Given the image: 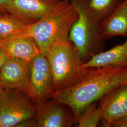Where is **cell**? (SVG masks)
Instances as JSON below:
<instances>
[{
	"mask_svg": "<svg viewBox=\"0 0 127 127\" xmlns=\"http://www.w3.org/2000/svg\"><path fill=\"white\" fill-rule=\"evenodd\" d=\"M127 83V68H86L78 82L62 90L55 91L50 97L68 105L77 119L87 105L98 101L117 87Z\"/></svg>",
	"mask_w": 127,
	"mask_h": 127,
	"instance_id": "6da1fadb",
	"label": "cell"
},
{
	"mask_svg": "<svg viewBox=\"0 0 127 127\" xmlns=\"http://www.w3.org/2000/svg\"><path fill=\"white\" fill-rule=\"evenodd\" d=\"M78 18L74 4L68 0L40 20L29 24L18 34L31 37L40 52L46 55L52 46L69 38L73 24Z\"/></svg>",
	"mask_w": 127,
	"mask_h": 127,
	"instance_id": "7a4b0ae2",
	"label": "cell"
},
{
	"mask_svg": "<svg viewBox=\"0 0 127 127\" xmlns=\"http://www.w3.org/2000/svg\"><path fill=\"white\" fill-rule=\"evenodd\" d=\"M45 55L53 75L54 92L73 85L86 72L80 55L69 38L52 46Z\"/></svg>",
	"mask_w": 127,
	"mask_h": 127,
	"instance_id": "3957f363",
	"label": "cell"
},
{
	"mask_svg": "<svg viewBox=\"0 0 127 127\" xmlns=\"http://www.w3.org/2000/svg\"><path fill=\"white\" fill-rule=\"evenodd\" d=\"M73 3L78 18L73 24L69 38L75 47L83 62L104 51V41L100 33V22L88 6V0H68Z\"/></svg>",
	"mask_w": 127,
	"mask_h": 127,
	"instance_id": "277c9868",
	"label": "cell"
},
{
	"mask_svg": "<svg viewBox=\"0 0 127 127\" xmlns=\"http://www.w3.org/2000/svg\"><path fill=\"white\" fill-rule=\"evenodd\" d=\"M4 90L0 96V127H17L19 123L35 116L37 105L32 103L27 93Z\"/></svg>",
	"mask_w": 127,
	"mask_h": 127,
	"instance_id": "5b68a950",
	"label": "cell"
},
{
	"mask_svg": "<svg viewBox=\"0 0 127 127\" xmlns=\"http://www.w3.org/2000/svg\"><path fill=\"white\" fill-rule=\"evenodd\" d=\"M30 75L27 94L39 103L54 92V79L50 64L41 53L30 61Z\"/></svg>",
	"mask_w": 127,
	"mask_h": 127,
	"instance_id": "8992f818",
	"label": "cell"
},
{
	"mask_svg": "<svg viewBox=\"0 0 127 127\" xmlns=\"http://www.w3.org/2000/svg\"><path fill=\"white\" fill-rule=\"evenodd\" d=\"M36 127H71L75 125V118L68 105L52 99L38 103L34 117Z\"/></svg>",
	"mask_w": 127,
	"mask_h": 127,
	"instance_id": "52a82bcc",
	"label": "cell"
},
{
	"mask_svg": "<svg viewBox=\"0 0 127 127\" xmlns=\"http://www.w3.org/2000/svg\"><path fill=\"white\" fill-rule=\"evenodd\" d=\"M66 0H13L8 13L27 24L34 23L63 4Z\"/></svg>",
	"mask_w": 127,
	"mask_h": 127,
	"instance_id": "ba28073f",
	"label": "cell"
},
{
	"mask_svg": "<svg viewBox=\"0 0 127 127\" xmlns=\"http://www.w3.org/2000/svg\"><path fill=\"white\" fill-rule=\"evenodd\" d=\"M30 75V62L8 58L0 70V85L4 90L27 93Z\"/></svg>",
	"mask_w": 127,
	"mask_h": 127,
	"instance_id": "9c48e42d",
	"label": "cell"
},
{
	"mask_svg": "<svg viewBox=\"0 0 127 127\" xmlns=\"http://www.w3.org/2000/svg\"><path fill=\"white\" fill-rule=\"evenodd\" d=\"M98 102L101 126L111 127L113 122L127 115V83L110 91Z\"/></svg>",
	"mask_w": 127,
	"mask_h": 127,
	"instance_id": "30bf717a",
	"label": "cell"
},
{
	"mask_svg": "<svg viewBox=\"0 0 127 127\" xmlns=\"http://www.w3.org/2000/svg\"><path fill=\"white\" fill-rule=\"evenodd\" d=\"M0 49L8 58H17L29 62L41 53L32 38L21 34L0 40Z\"/></svg>",
	"mask_w": 127,
	"mask_h": 127,
	"instance_id": "8fae6325",
	"label": "cell"
},
{
	"mask_svg": "<svg viewBox=\"0 0 127 127\" xmlns=\"http://www.w3.org/2000/svg\"><path fill=\"white\" fill-rule=\"evenodd\" d=\"M82 66L84 68H127V38L123 43L92 56Z\"/></svg>",
	"mask_w": 127,
	"mask_h": 127,
	"instance_id": "7c38bea8",
	"label": "cell"
},
{
	"mask_svg": "<svg viewBox=\"0 0 127 127\" xmlns=\"http://www.w3.org/2000/svg\"><path fill=\"white\" fill-rule=\"evenodd\" d=\"M104 41L116 36L127 37V0H123L114 11L99 24Z\"/></svg>",
	"mask_w": 127,
	"mask_h": 127,
	"instance_id": "4fadbf2b",
	"label": "cell"
},
{
	"mask_svg": "<svg viewBox=\"0 0 127 127\" xmlns=\"http://www.w3.org/2000/svg\"><path fill=\"white\" fill-rule=\"evenodd\" d=\"M29 24L9 13H0V40L18 35Z\"/></svg>",
	"mask_w": 127,
	"mask_h": 127,
	"instance_id": "5bb4252c",
	"label": "cell"
},
{
	"mask_svg": "<svg viewBox=\"0 0 127 127\" xmlns=\"http://www.w3.org/2000/svg\"><path fill=\"white\" fill-rule=\"evenodd\" d=\"M98 101L87 105L82 111L77 119L76 127H96L99 125L101 112Z\"/></svg>",
	"mask_w": 127,
	"mask_h": 127,
	"instance_id": "9a60e30c",
	"label": "cell"
},
{
	"mask_svg": "<svg viewBox=\"0 0 127 127\" xmlns=\"http://www.w3.org/2000/svg\"><path fill=\"white\" fill-rule=\"evenodd\" d=\"M123 0H88V6L100 22L114 11Z\"/></svg>",
	"mask_w": 127,
	"mask_h": 127,
	"instance_id": "2e32d148",
	"label": "cell"
},
{
	"mask_svg": "<svg viewBox=\"0 0 127 127\" xmlns=\"http://www.w3.org/2000/svg\"><path fill=\"white\" fill-rule=\"evenodd\" d=\"M127 127V115L113 122L111 127Z\"/></svg>",
	"mask_w": 127,
	"mask_h": 127,
	"instance_id": "e0dca14e",
	"label": "cell"
},
{
	"mask_svg": "<svg viewBox=\"0 0 127 127\" xmlns=\"http://www.w3.org/2000/svg\"><path fill=\"white\" fill-rule=\"evenodd\" d=\"M13 0H0V13H8Z\"/></svg>",
	"mask_w": 127,
	"mask_h": 127,
	"instance_id": "ac0fdd59",
	"label": "cell"
},
{
	"mask_svg": "<svg viewBox=\"0 0 127 127\" xmlns=\"http://www.w3.org/2000/svg\"><path fill=\"white\" fill-rule=\"evenodd\" d=\"M8 57L4 52V51L0 49V70L3 66Z\"/></svg>",
	"mask_w": 127,
	"mask_h": 127,
	"instance_id": "d6986e66",
	"label": "cell"
},
{
	"mask_svg": "<svg viewBox=\"0 0 127 127\" xmlns=\"http://www.w3.org/2000/svg\"><path fill=\"white\" fill-rule=\"evenodd\" d=\"M4 91V89L0 85V96L3 94Z\"/></svg>",
	"mask_w": 127,
	"mask_h": 127,
	"instance_id": "ffe728a7",
	"label": "cell"
}]
</instances>
